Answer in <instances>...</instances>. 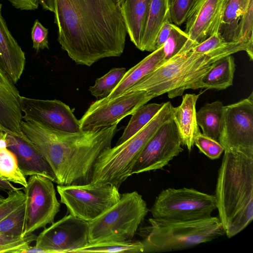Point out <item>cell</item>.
<instances>
[{"mask_svg":"<svg viewBox=\"0 0 253 253\" xmlns=\"http://www.w3.org/2000/svg\"><path fill=\"white\" fill-rule=\"evenodd\" d=\"M170 102L164 103L157 115L141 129L123 143L104 149L94 164L91 181L109 183L119 189L130 175L143 149L165 123L173 119Z\"/></svg>","mask_w":253,"mask_h":253,"instance_id":"8992f818","label":"cell"},{"mask_svg":"<svg viewBox=\"0 0 253 253\" xmlns=\"http://www.w3.org/2000/svg\"><path fill=\"white\" fill-rule=\"evenodd\" d=\"M22 120L38 122L53 129L76 132L80 123L70 107L60 100H43L21 96Z\"/></svg>","mask_w":253,"mask_h":253,"instance_id":"9a60e30c","label":"cell"},{"mask_svg":"<svg viewBox=\"0 0 253 253\" xmlns=\"http://www.w3.org/2000/svg\"><path fill=\"white\" fill-rule=\"evenodd\" d=\"M171 20H167L160 30L154 42L153 51L162 46L168 39L171 29Z\"/></svg>","mask_w":253,"mask_h":253,"instance_id":"ab89813d","label":"cell"},{"mask_svg":"<svg viewBox=\"0 0 253 253\" xmlns=\"http://www.w3.org/2000/svg\"><path fill=\"white\" fill-rule=\"evenodd\" d=\"M194 145L201 153L211 160L219 158L224 150L218 141L204 135L200 131L195 137Z\"/></svg>","mask_w":253,"mask_h":253,"instance_id":"836d02e7","label":"cell"},{"mask_svg":"<svg viewBox=\"0 0 253 253\" xmlns=\"http://www.w3.org/2000/svg\"><path fill=\"white\" fill-rule=\"evenodd\" d=\"M12 5L21 10H31L37 9L39 6L38 0H7Z\"/></svg>","mask_w":253,"mask_h":253,"instance_id":"60d3db41","label":"cell"},{"mask_svg":"<svg viewBox=\"0 0 253 253\" xmlns=\"http://www.w3.org/2000/svg\"><path fill=\"white\" fill-rule=\"evenodd\" d=\"M13 185V184L9 181L2 180L0 178V190L4 191L14 190L20 189Z\"/></svg>","mask_w":253,"mask_h":253,"instance_id":"7bdbcfd3","label":"cell"},{"mask_svg":"<svg viewBox=\"0 0 253 253\" xmlns=\"http://www.w3.org/2000/svg\"><path fill=\"white\" fill-rule=\"evenodd\" d=\"M7 133L0 130V148H7Z\"/></svg>","mask_w":253,"mask_h":253,"instance_id":"ee69618b","label":"cell"},{"mask_svg":"<svg viewBox=\"0 0 253 253\" xmlns=\"http://www.w3.org/2000/svg\"><path fill=\"white\" fill-rule=\"evenodd\" d=\"M199 94H185L182 96V102L176 107L172 108V117L179 130L182 144L189 151L194 145V138L200 131L196 119V105Z\"/></svg>","mask_w":253,"mask_h":253,"instance_id":"ffe728a7","label":"cell"},{"mask_svg":"<svg viewBox=\"0 0 253 253\" xmlns=\"http://www.w3.org/2000/svg\"><path fill=\"white\" fill-rule=\"evenodd\" d=\"M224 106L220 101L208 103L196 112L198 126L203 134L218 141L222 126Z\"/></svg>","mask_w":253,"mask_h":253,"instance_id":"d4e9b609","label":"cell"},{"mask_svg":"<svg viewBox=\"0 0 253 253\" xmlns=\"http://www.w3.org/2000/svg\"><path fill=\"white\" fill-rule=\"evenodd\" d=\"M238 41L253 43V0H247L238 26Z\"/></svg>","mask_w":253,"mask_h":253,"instance_id":"d6a6232c","label":"cell"},{"mask_svg":"<svg viewBox=\"0 0 253 253\" xmlns=\"http://www.w3.org/2000/svg\"><path fill=\"white\" fill-rule=\"evenodd\" d=\"M23 190L26 197L24 237L54 222L60 211V204L53 182L45 176H30Z\"/></svg>","mask_w":253,"mask_h":253,"instance_id":"8fae6325","label":"cell"},{"mask_svg":"<svg viewBox=\"0 0 253 253\" xmlns=\"http://www.w3.org/2000/svg\"><path fill=\"white\" fill-rule=\"evenodd\" d=\"M169 0H151L139 50L153 51L157 36L163 24L170 19Z\"/></svg>","mask_w":253,"mask_h":253,"instance_id":"603a6c76","label":"cell"},{"mask_svg":"<svg viewBox=\"0 0 253 253\" xmlns=\"http://www.w3.org/2000/svg\"><path fill=\"white\" fill-rule=\"evenodd\" d=\"M117 126L69 132L22 120L20 130L49 165L56 183L70 185L91 181L95 161L104 149L111 147Z\"/></svg>","mask_w":253,"mask_h":253,"instance_id":"7a4b0ae2","label":"cell"},{"mask_svg":"<svg viewBox=\"0 0 253 253\" xmlns=\"http://www.w3.org/2000/svg\"><path fill=\"white\" fill-rule=\"evenodd\" d=\"M0 178L23 187L27 184L26 176L19 167L15 155L7 148H0Z\"/></svg>","mask_w":253,"mask_h":253,"instance_id":"f1b7e54d","label":"cell"},{"mask_svg":"<svg viewBox=\"0 0 253 253\" xmlns=\"http://www.w3.org/2000/svg\"><path fill=\"white\" fill-rule=\"evenodd\" d=\"M0 3V67L16 84L25 69L26 58L15 39L9 31L1 14Z\"/></svg>","mask_w":253,"mask_h":253,"instance_id":"d6986e66","label":"cell"},{"mask_svg":"<svg viewBox=\"0 0 253 253\" xmlns=\"http://www.w3.org/2000/svg\"><path fill=\"white\" fill-rule=\"evenodd\" d=\"M25 202L0 221V234L22 237L25 217Z\"/></svg>","mask_w":253,"mask_h":253,"instance_id":"4dcf8cb0","label":"cell"},{"mask_svg":"<svg viewBox=\"0 0 253 253\" xmlns=\"http://www.w3.org/2000/svg\"><path fill=\"white\" fill-rule=\"evenodd\" d=\"M124 0H113L116 4L119 7L122 4Z\"/></svg>","mask_w":253,"mask_h":253,"instance_id":"f6af8a7d","label":"cell"},{"mask_svg":"<svg viewBox=\"0 0 253 253\" xmlns=\"http://www.w3.org/2000/svg\"><path fill=\"white\" fill-rule=\"evenodd\" d=\"M56 189L60 202L66 206L68 212L88 222L115 204L121 196L118 188L107 183L58 185Z\"/></svg>","mask_w":253,"mask_h":253,"instance_id":"9c48e42d","label":"cell"},{"mask_svg":"<svg viewBox=\"0 0 253 253\" xmlns=\"http://www.w3.org/2000/svg\"><path fill=\"white\" fill-rule=\"evenodd\" d=\"M216 207L214 195L193 188H169L157 196L150 211L154 218L188 221L209 217Z\"/></svg>","mask_w":253,"mask_h":253,"instance_id":"ba28073f","label":"cell"},{"mask_svg":"<svg viewBox=\"0 0 253 253\" xmlns=\"http://www.w3.org/2000/svg\"><path fill=\"white\" fill-rule=\"evenodd\" d=\"M37 236L34 233L26 235L23 237L9 236L0 234V246H18L27 247L35 241Z\"/></svg>","mask_w":253,"mask_h":253,"instance_id":"f35d334b","label":"cell"},{"mask_svg":"<svg viewBox=\"0 0 253 253\" xmlns=\"http://www.w3.org/2000/svg\"><path fill=\"white\" fill-rule=\"evenodd\" d=\"M38 2L43 9L54 13L55 0H38Z\"/></svg>","mask_w":253,"mask_h":253,"instance_id":"b9f144b4","label":"cell"},{"mask_svg":"<svg viewBox=\"0 0 253 253\" xmlns=\"http://www.w3.org/2000/svg\"><path fill=\"white\" fill-rule=\"evenodd\" d=\"M173 0H169L170 5V4L172 3V2L173 1Z\"/></svg>","mask_w":253,"mask_h":253,"instance_id":"bcb514c9","label":"cell"},{"mask_svg":"<svg viewBox=\"0 0 253 253\" xmlns=\"http://www.w3.org/2000/svg\"><path fill=\"white\" fill-rule=\"evenodd\" d=\"M148 211L146 202L137 191L121 194L115 204L88 222V243L132 240Z\"/></svg>","mask_w":253,"mask_h":253,"instance_id":"52a82bcc","label":"cell"},{"mask_svg":"<svg viewBox=\"0 0 253 253\" xmlns=\"http://www.w3.org/2000/svg\"><path fill=\"white\" fill-rule=\"evenodd\" d=\"M143 251L144 246L141 241L131 240L124 242L88 243L72 253H140Z\"/></svg>","mask_w":253,"mask_h":253,"instance_id":"83f0119b","label":"cell"},{"mask_svg":"<svg viewBox=\"0 0 253 253\" xmlns=\"http://www.w3.org/2000/svg\"><path fill=\"white\" fill-rule=\"evenodd\" d=\"M247 0H228L218 33L226 42H238V26L244 12Z\"/></svg>","mask_w":253,"mask_h":253,"instance_id":"484cf974","label":"cell"},{"mask_svg":"<svg viewBox=\"0 0 253 253\" xmlns=\"http://www.w3.org/2000/svg\"><path fill=\"white\" fill-rule=\"evenodd\" d=\"M228 42H225L217 32L191 49L194 52L205 54L220 48Z\"/></svg>","mask_w":253,"mask_h":253,"instance_id":"74e56055","label":"cell"},{"mask_svg":"<svg viewBox=\"0 0 253 253\" xmlns=\"http://www.w3.org/2000/svg\"><path fill=\"white\" fill-rule=\"evenodd\" d=\"M228 0H195L185 21L186 48L191 49L218 32Z\"/></svg>","mask_w":253,"mask_h":253,"instance_id":"2e32d148","label":"cell"},{"mask_svg":"<svg viewBox=\"0 0 253 253\" xmlns=\"http://www.w3.org/2000/svg\"><path fill=\"white\" fill-rule=\"evenodd\" d=\"M143 253L183 250L211 242L225 235L218 217L211 216L193 220L150 218L138 228Z\"/></svg>","mask_w":253,"mask_h":253,"instance_id":"5b68a950","label":"cell"},{"mask_svg":"<svg viewBox=\"0 0 253 253\" xmlns=\"http://www.w3.org/2000/svg\"><path fill=\"white\" fill-rule=\"evenodd\" d=\"M7 148L15 155L25 176L41 175L56 183L55 174L48 163L23 135L18 137L7 133Z\"/></svg>","mask_w":253,"mask_h":253,"instance_id":"ac0fdd59","label":"cell"},{"mask_svg":"<svg viewBox=\"0 0 253 253\" xmlns=\"http://www.w3.org/2000/svg\"><path fill=\"white\" fill-rule=\"evenodd\" d=\"M21 189L23 188L7 192V197L0 204V221L25 202V195Z\"/></svg>","mask_w":253,"mask_h":253,"instance_id":"e575fe53","label":"cell"},{"mask_svg":"<svg viewBox=\"0 0 253 253\" xmlns=\"http://www.w3.org/2000/svg\"><path fill=\"white\" fill-rule=\"evenodd\" d=\"M54 13L57 41L77 64L123 53L127 33L113 0H55Z\"/></svg>","mask_w":253,"mask_h":253,"instance_id":"6da1fadb","label":"cell"},{"mask_svg":"<svg viewBox=\"0 0 253 253\" xmlns=\"http://www.w3.org/2000/svg\"><path fill=\"white\" fill-rule=\"evenodd\" d=\"M194 1L195 0H173L169 8L172 23L180 26L184 23Z\"/></svg>","mask_w":253,"mask_h":253,"instance_id":"d590c367","label":"cell"},{"mask_svg":"<svg viewBox=\"0 0 253 253\" xmlns=\"http://www.w3.org/2000/svg\"><path fill=\"white\" fill-rule=\"evenodd\" d=\"M88 222L73 216H64L37 236L35 246L48 253H68L88 243Z\"/></svg>","mask_w":253,"mask_h":253,"instance_id":"5bb4252c","label":"cell"},{"mask_svg":"<svg viewBox=\"0 0 253 253\" xmlns=\"http://www.w3.org/2000/svg\"><path fill=\"white\" fill-rule=\"evenodd\" d=\"M151 0H125L120 7L126 33L139 49Z\"/></svg>","mask_w":253,"mask_h":253,"instance_id":"44dd1931","label":"cell"},{"mask_svg":"<svg viewBox=\"0 0 253 253\" xmlns=\"http://www.w3.org/2000/svg\"><path fill=\"white\" fill-rule=\"evenodd\" d=\"M177 126L172 119L164 124L146 145L132 170V175L162 169L183 149Z\"/></svg>","mask_w":253,"mask_h":253,"instance_id":"4fadbf2b","label":"cell"},{"mask_svg":"<svg viewBox=\"0 0 253 253\" xmlns=\"http://www.w3.org/2000/svg\"><path fill=\"white\" fill-rule=\"evenodd\" d=\"M214 196L225 234L231 238L253 219V159L224 151Z\"/></svg>","mask_w":253,"mask_h":253,"instance_id":"277c9868","label":"cell"},{"mask_svg":"<svg viewBox=\"0 0 253 253\" xmlns=\"http://www.w3.org/2000/svg\"><path fill=\"white\" fill-rule=\"evenodd\" d=\"M164 104V103L145 104L136 110L131 115V117L116 145L126 141L144 127L160 111Z\"/></svg>","mask_w":253,"mask_h":253,"instance_id":"4316f807","label":"cell"},{"mask_svg":"<svg viewBox=\"0 0 253 253\" xmlns=\"http://www.w3.org/2000/svg\"><path fill=\"white\" fill-rule=\"evenodd\" d=\"M188 40V36L185 32L172 23L170 35L163 45L165 60H169L178 53Z\"/></svg>","mask_w":253,"mask_h":253,"instance_id":"1f68e13d","label":"cell"},{"mask_svg":"<svg viewBox=\"0 0 253 253\" xmlns=\"http://www.w3.org/2000/svg\"><path fill=\"white\" fill-rule=\"evenodd\" d=\"M248 47V43L238 41L229 42L205 54L194 52L191 49L181 50L123 94L144 90L155 97L166 93L169 98L181 96L186 89L201 88V79L214 62L240 51H247Z\"/></svg>","mask_w":253,"mask_h":253,"instance_id":"3957f363","label":"cell"},{"mask_svg":"<svg viewBox=\"0 0 253 253\" xmlns=\"http://www.w3.org/2000/svg\"><path fill=\"white\" fill-rule=\"evenodd\" d=\"M218 142L224 151L253 159V92L246 98L224 106Z\"/></svg>","mask_w":253,"mask_h":253,"instance_id":"30bf717a","label":"cell"},{"mask_svg":"<svg viewBox=\"0 0 253 253\" xmlns=\"http://www.w3.org/2000/svg\"><path fill=\"white\" fill-rule=\"evenodd\" d=\"M166 61L162 46L152 51L126 71L119 83L105 98L109 100L122 95L140 79L156 70Z\"/></svg>","mask_w":253,"mask_h":253,"instance_id":"7402d4cb","label":"cell"},{"mask_svg":"<svg viewBox=\"0 0 253 253\" xmlns=\"http://www.w3.org/2000/svg\"><path fill=\"white\" fill-rule=\"evenodd\" d=\"M15 85L0 67V130L21 137V95Z\"/></svg>","mask_w":253,"mask_h":253,"instance_id":"e0dca14e","label":"cell"},{"mask_svg":"<svg viewBox=\"0 0 253 253\" xmlns=\"http://www.w3.org/2000/svg\"><path fill=\"white\" fill-rule=\"evenodd\" d=\"M235 71V60L231 55L217 60L201 79L200 88H227L233 84Z\"/></svg>","mask_w":253,"mask_h":253,"instance_id":"cb8c5ba5","label":"cell"},{"mask_svg":"<svg viewBox=\"0 0 253 253\" xmlns=\"http://www.w3.org/2000/svg\"><path fill=\"white\" fill-rule=\"evenodd\" d=\"M155 96L144 90L125 93L112 99L93 102L79 120L81 130H94L118 123Z\"/></svg>","mask_w":253,"mask_h":253,"instance_id":"7c38bea8","label":"cell"},{"mask_svg":"<svg viewBox=\"0 0 253 253\" xmlns=\"http://www.w3.org/2000/svg\"><path fill=\"white\" fill-rule=\"evenodd\" d=\"M48 33V29L36 19L32 28L31 38L33 47L37 52L45 48L49 49Z\"/></svg>","mask_w":253,"mask_h":253,"instance_id":"8d00e7d4","label":"cell"},{"mask_svg":"<svg viewBox=\"0 0 253 253\" xmlns=\"http://www.w3.org/2000/svg\"><path fill=\"white\" fill-rule=\"evenodd\" d=\"M125 68H113L102 77L96 79L93 85L89 87L91 95L98 99L108 97L122 80Z\"/></svg>","mask_w":253,"mask_h":253,"instance_id":"f546056e","label":"cell"}]
</instances>
